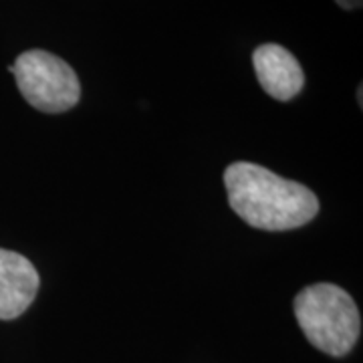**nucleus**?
<instances>
[{"mask_svg": "<svg viewBox=\"0 0 363 363\" xmlns=\"http://www.w3.org/2000/svg\"><path fill=\"white\" fill-rule=\"evenodd\" d=\"M9 71L16 77L26 104L43 113H63L73 109L81 99L77 73L61 57L49 51H25Z\"/></svg>", "mask_w": 363, "mask_h": 363, "instance_id": "obj_3", "label": "nucleus"}, {"mask_svg": "<svg viewBox=\"0 0 363 363\" xmlns=\"http://www.w3.org/2000/svg\"><path fill=\"white\" fill-rule=\"evenodd\" d=\"M295 317L313 347L331 357L347 355L362 335V315L355 301L331 283L305 286L295 298Z\"/></svg>", "mask_w": 363, "mask_h": 363, "instance_id": "obj_2", "label": "nucleus"}, {"mask_svg": "<svg viewBox=\"0 0 363 363\" xmlns=\"http://www.w3.org/2000/svg\"><path fill=\"white\" fill-rule=\"evenodd\" d=\"M335 2L345 11H355V9H362L363 0H335Z\"/></svg>", "mask_w": 363, "mask_h": 363, "instance_id": "obj_6", "label": "nucleus"}, {"mask_svg": "<svg viewBox=\"0 0 363 363\" xmlns=\"http://www.w3.org/2000/svg\"><path fill=\"white\" fill-rule=\"evenodd\" d=\"M39 272L30 260L0 248V319L21 317L33 305L39 293Z\"/></svg>", "mask_w": 363, "mask_h": 363, "instance_id": "obj_4", "label": "nucleus"}, {"mask_svg": "<svg viewBox=\"0 0 363 363\" xmlns=\"http://www.w3.org/2000/svg\"><path fill=\"white\" fill-rule=\"evenodd\" d=\"M252 65L260 87L277 101H291L303 91L305 73L295 55L285 47L267 43L252 52Z\"/></svg>", "mask_w": 363, "mask_h": 363, "instance_id": "obj_5", "label": "nucleus"}, {"mask_svg": "<svg viewBox=\"0 0 363 363\" xmlns=\"http://www.w3.org/2000/svg\"><path fill=\"white\" fill-rule=\"evenodd\" d=\"M224 186L236 216L259 230H295L319 212V200L313 190L259 164H230L224 169Z\"/></svg>", "mask_w": 363, "mask_h": 363, "instance_id": "obj_1", "label": "nucleus"}]
</instances>
